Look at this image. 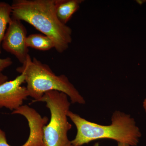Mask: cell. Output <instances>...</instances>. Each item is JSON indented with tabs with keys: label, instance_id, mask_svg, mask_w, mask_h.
<instances>
[{
	"label": "cell",
	"instance_id": "cell-4",
	"mask_svg": "<svg viewBox=\"0 0 146 146\" xmlns=\"http://www.w3.org/2000/svg\"><path fill=\"white\" fill-rule=\"evenodd\" d=\"M63 92L48 91L38 102H44L50 112V119L43 129V146H73L68 133L72 128L68 121L71 103Z\"/></svg>",
	"mask_w": 146,
	"mask_h": 146
},
{
	"label": "cell",
	"instance_id": "cell-5",
	"mask_svg": "<svg viewBox=\"0 0 146 146\" xmlns=\"http://www.w3.org/2000/svg\"><path fill=\"white\" fill-rule=\"evenodd\" d=\"M27 36V29L22 21L11 17L1 47L5 51L14 55L22 65L29 55V48L26 44Z\"/></svg>",
	"mask_w": 146,
	"mask_h": 146
},
{
	"label": "cell",
	"instance_id": "cell-14",
	"mask_svg": "<svg viewBox=\"0 0 146 146\" xmlns=\"http://www.w3.org/2000/svg\"><path fill=\"white\" fill-rule=\"evenodd\" d=\"M136 1L138 5H141L146 2V0H137Z\"/></svg>",
	"mask_w": 146,
	"mask_h": 146
},
{
	"label": "cell",
	"instance_id": "cell-11",
	"mask_svg": "<svg viewBox=\"0 0 146 146\" xmlns=\"http://www.w3.org/2000/svg\"><path fill=\"white\" fill-rule=\"evenodd\" d=\"M0 146H11L9 145L7 143L5 132L1 128H0Z\"/></svg>",
	"mask_w": 146,
	"mask_h": 146
},
{
	"label": "cell",
	"instance_id": "cell-1",
	"mask_svg": "<svg viewBox=\"0 0 146 146\" xmlns=\"http://www.w3.org/2000/svg\"><path fill=\"white\" fill-rule=\"evenodd\" d=\"M11 5L13 18L27 22L52 39L57 52L68 49L72 31L56 16L55 0H14Z\"/></svg>",
	"mask_w": 146,
	"mask_h": 146
},
{
	"label": "cell",
	"instance_id": "cell-8",
	"mask_svg": "<svg viewBox=\"0 0 146 146\" xmlns=\"http://www.w3.org/2000/svg\"><path fill=\"white\" fill-rule=\"evenodd\" d=\"M26 44L28 48L44 51L54 48L52 39L46 35L37 33L31 34L27 36Z\"/></svg>",
	"mask_w": 146,
	"mask_h": 146
},
{
	"label": "cell",
	"instance_id": "cell-3",
	"mask_svg": "<svg viewBox=\"0 0 146 146\" xmlns=\"http://www.w3.org/2000/svg\"><path fill=\"white\" fill-rule=\"evenodd\" d=\"M16 71L25 75L29 96L34 99L33 103L38 102L45 93L52 91L66 94L72 103L84 104L86 102L66 76L56 75L49 65L36 58L32 59L29 55L25 63L17 68Z\"/></svg>",
	"mask_w": 146,
	"mask_h": 146
},
{
	"label": "cell",
	"instance_id": "cell-10",
	"mask_svg": "<svg viewBox=\"0 0 146 146\" xmlns=\"http://www.w3.org/2000/svg\"><path fill=\"white\" fill-rule=\"evenodd\" d=\"M13 64V61L9 57L0 58V72H2L5 69L8 68Z\"/></svg>",
	"mask_w": 146,
	"mask_h": 146
},
{
	"label": "cell",
	"instance_id": "cell-2",
	"mask_svg": "<svg viewBox=\"0 0 146 146\" xmlns=\"http://www.w3.org/2000/svg\"><path fill=\"white\" fill-rule=\"evenodd\" d=\"M68 116L76 127L75 138L71 141L73 146H82L93 141L104 139L136 146L141 136L134 119L130 115L119 110L113 112L112 123L107 125L89 121L70 110Z\"/></svg>",
	"mask_w": 146,
	"mask_h": 146
},
{
	"label": "cell",
	"instance_id": "cell-9",
	"mask_svg": "<svg viewBox=\"0 0 146 146\" xmlns=\"http://www.w3.org/2000/svg\"><path fill=\"white\" fill-rule=\"evenodd\" d=\"M11 5L5 2L0 1V54L1 53V44L7 29V26L11 20Z\"/></svg>",
	"mask_w": 146,
	"mask_h": 146
},
{
	"label": "cell",
	"instance_id": "cell-6",
	"mask_svg": "<svg viewBox=\"0 0 146 146\" xmlns=\"http://www.w3.org/2000/svg\"><path fill=\"white\" fill-rule=\"evenodd\" d=\"M25 82V76L20 74L16 78L0 84V108L14 111L22 106L29 96L26 87L21 86Z\"/></svg>",
	"mask_w": 146,
	"mask_h": 146
},
{
	"label": "cell",
	"instance_id": "cell-13",
	"mask_svg": "<svg viewBox=\"0 0 146 146\" xmlns=\"http://www.w3.org/2000/svg\"><path fill=\"white\" fill-rule=\"evenodd\" d=\"M94 146H100V144L99 143H96L94 144ZM118 146H130L129 145L123 143H118Z\"/></svg>",
	"mask_w": 146,
	"mask_h": 146
},
{
	"label": "cell",
	"instance_id": "cell-7",
	"mask_svg": "<svg viewBox=\"0 0 146 146\" xmlns=\"http://www.w3.org/2000/svg\"><path fill=\"white\" fill-rule=\"evenodd\" d=\"M83 0H55V12L58 20L66 25L79 9Z\"/></svg>",
	"mask_w": 146,
	"mask_h": 146
},
{
	"label": "cell",
	"instance_id": "cell-15",
	"mask_svg": "<svg viewBox=\"0 0 146 146\" xmlns=\"http://www.w3.org/2000/svg\"><path fill=\"white\" fill-rule=\"evenodd\" d=\"M143 107L146 113V98L145 99L143 102Z\"/></svg>",
	"mask_w": 146,
	"mask_h": 146
},
{
	"label": "cell",
	"instance_id": "cell-12",
	"mask_svg": "<svg viewBox=\"0 0 146 146\" xmlns=\"http://www.w3.org/2000/svg\"><path fill=\"white\" fill-rule=\"evenodd\" d=\"M8 78L2 72H0V84L7 81Z\"/></svg>",
	"mask_w": 146,
	"mask_h": 146
}]
</instances>
